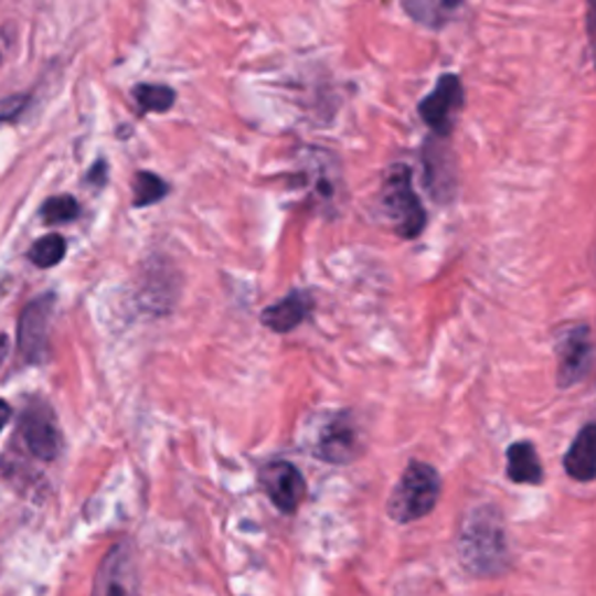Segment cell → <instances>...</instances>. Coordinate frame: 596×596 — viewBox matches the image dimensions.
<instances>
[{"mask_svg":"<svg viewBox=\"0 0 596 596\" xmlns=\"http://www.w3.org/2000/svg\"><path fill=\"white\" fill-rule=\"evenodd\" d=\"M461 105H464L461 79L453 73H447L436 82L432 94L417 105V110L422 121L427 124L436 136L445 138L453 134L457 117L461 113Z\"/></svg>","mask_w":596,"mask_h":596,"instance_id":"obj_4","label":"cell"},{"mask_svg":"<svg viewBox=\"0 0 596 596\" xmlns=\"http://www.w3.org/2000/svg\"><path fill=\"white\" fill-rule=\"evenodd\" d=\"M587 33H589V45H592L594 61H596V0L587 8Z\"/></svg>","mask_w":596,"mask_h":596,"instance_id":"obj_21","label":"cell"},{"mask_svg":"<svg viewBox=\"0 0 596 596\" xmlns=\"http://www.w3.org/2000/svg\"><path fill=\"white\" fill-rule=\"evenodd\" d=\"M168 194V184L155 175V173H136V180H134V205L136 207H145V205H152L157 201H161L163 196Z\"/></svg>","mask_w":596,"mask_h":596,"instance_id":"obj_18","label":"cell"},{"mask_svg":"<svg viewBox=\"0 0 596 596\" xmlns=\"http://www.w3.org/2000/svg\"><path fill=\"white\" fill-rule=\"evenodd\" d=\"M508 478L518 485H539L543 480V466L536 447L520 440L508 447Z\"/></svg>","mask_w":596,"mask_h":596,"instance_id":"obj_13","label":"cell"},{"mask_svg":"<svg viewBox=\"0 0 596 596\" xmlns=\"http://www.w3.org/2000/svg\"><path fill=\"white\" fill-rule=\"evenodd\" d=\"M312 310V298L306 291H291L283 301L266 308L262 312V322L275 333H289L298 324L306 322V317Z\"/></svg>","mask_w":596,"mask_h":596,"instance_id":"obj_11","label":"cell"},{"mask_svg":"<svg viewBox=\"0 0 596 596\" xmlns=\"http://www.w3.org/2000/svg\"><path fill=\"white\" fill-rule=\"evenodd\" d=\"M21 436H24L31 455L42 461H52L61 453V434L54 413L47 406H40V403L21 415Z\"/></svg>","mask_w":596,"mask_h":596,"instance_id":"obj_9","label":"cell"},{"mask_svg":"<svg viewBox=\"0 0 596 596\" xmlns=\"http://www.w3.org/2000/svg\"><path fill=\"white\" fill-rule=\"evenodd\" d=\"M63 257H66V241L56 233L52 236H42L40 241L33 243V247L29 249V259L38 266V268H52L56 266Z\"/></svg>","mask_w":596,"mask_h":596,"instance_id":"obj_17","label":"cell"},{"mask_svg":"<svg viewBox=\"0 0 596 596\" xmlns=\"http://www.w3.org/2000/svg\"><path fill=\"white\" fill-rule=\"evenodd\" d=\"M94 596H140L136 560L126 543L110 547L103 557L94 578Z\"/></svg>","mask_w":596,"mask_h":596,"instance_id":"obj_6","label":"cell"},{"mask_svg":"<svg viewBox=\"0 0 596 596\" xmlns=\"http://www.w3.org/2000/svg\"><path fill=\"white\" fill-rule=\"evenodd\" d=\"M134 96L145 113H166L175 103V92L163 84H140L134 89Z\"/></svg>","mask_w":596,"mask_h":596,"instance_id":"obj_16","label":"cell"},{"mask_svg":"<svg viewBox=\"0 0 596 596\" xmlns=\"http://www.w3.org/2000/svg\"><path fill=\"white\" fill-rule=\"evenodd\" d=\"M461 564L478 576H494L508 564L505 531L497 508H476L466 518L459 536Z\"/></svg>","mask_w":596,"mask_h":596,"instance_id":"obj_1","label":"cell"},{"mask_svg":"<svg viewBox=\"0 0 596 596\" xmlns=\"http://www.w3.org/2000/svg\"><path fill=\"white\" fill-rule=\"evenodd\" d=\"M262 485L268 499L280 508L283 513H294L306 497V480L294 464L273 461L262 471Z\"/></svg>","mask_w":596,"mask_h":596,"instance_id":"obj_8","label":"cell"},{"mask_svg":"<svg viewBox=\"0 0 596 596\" xmlns=\"http://www.w3.org/2000/svg\"><path fill=\"white\" fill-rule=\"evenodd\" d=\"M424 159H427V184L432 196L436 201L450 199L455 191V168L447 149L427 145V155H424Z\"/></svg>","mask_w":596,"mask_h":596,"instance_id":"obj_14","label":"cell"},{"mask_svg":"<svg viewBox=\"0 0 596 596\" xmlns=\"http://www.w3.org/2000/svg\"><path fill=\"white\" fill-rule=\"evenodd\" d=\"M29 105V96H8L0 100V121H10L24 113Z\"/></svg>","mask_w":596,"mask_h":596,"instance_id":"obj_20","label":"cell"},{"mask_svg":"<svg viewBox=\"0 0 596 596\" xmlns=\"http://www.w3.org/2000/svg\"><path fill=\"white\" fill-rule=\"evenodd\" d=\"M52 306V296L38 298L19 317V350L29 361H42L47 354V327Z\"/></svg>","mask_w":596,"mask_h":596,"instance_id":"obj_10","label":"cell"},{"mask_svg":"<svg viewBox=\"0 0 596 596\" xmlns=\"http://www.w3.org/2000/svg\"><path fill=\"white\" fill-rule=\"evenodd\" d=\"M403 8L419 24H427L432 29L445 26L459 10L457 3H429V0H413V3H406Z\"/></svg>","mask_w":596,"mask_h":596,"instance_id":"obj_15","label":"cell"},{"mask_svg":"<svg viewBox=\"0 0 596 596\" xmlns=\"http://www.w3.org/2000/svg\"><path fill=\"white\" fill-rule=\"evenodd\" d=\"M557 380L560 387H573L587 375L592 366V338L589 329L585 324H573L568 327L557 343Z\"/></svg>","mask_w":596,"mask_h":596,"instance_id":"obj_7","label":"cell"},{"mask_svg":"<svg viewBox=\"0 0 596 596\" xmlns=\"http://www.w3.org/2000/svg\"><path fill=\"white\" fill-rule=\"evenodd\" d=\"M382 212L401 238L413 241L424 231L427 212L419 203L408 166H394L387 173L385 184H382Z\"/></svg>","mask_w":596,"mask_h":596,"instance_id":"obj_3","label":"cell"},{"mask_svg":"<svg viewBox=\"0 0 596 596\" xmlns=\"http://www.w3.org/2000/svg\"><path fill=\"white\" fill-rule=\"evenodd\" d=\"M312 453L329 464H350L361 453V436L348 413L329 415L317 429Z\"/></svg>","mask_w":596,"mask_h":596,"instance_id":"obj_5","label":"cell"},{"mask_svg":"<svg viewBox=\"0 0 596 596\" xmlns=\"http://www.w3.org/2000/svg\"><path fill=\"white\" fill-rule=\"evenodd\" d=\"M77 215H79V203L68 194L47 199L40 210V217L45 224H68Z\"/></svg>","mask_w":596,"mask_h":596,"instance_id":"obj_19","label":"cell"},{"mask_svg":"<svg viewBox=\"0 0 596 596\" xmlns=\"http://www.w3.org/2000/svg\"><path fill=\"white\" fill-rule=\"evenodd\" d=\"M438 497L440 476L436 473V468L424 461H413L406 471H403L390 497V515L401 524L415 522L432 513L438 503Z\"/></svg>","mask_w":596,"mask_h":596,"instance_id":"obj_2","label":"cell"},{"mask_svg":"<svg viewBox=\"0 0 596 596\" xmlns=\"http://www.w3.org/2000/svg\"><path fill=\"white\" fill-rule=\"evenodd\" d=\"M564 468L566 473L578 482L596 480V424H587V427L581 429L576 440L571 443L564 457Z\"/></svg>","mask_w":596,"mask_h":596,"instance_id":"obj_12","label":"cell"},{"mask_svg":"<svg viewBox=\"0 0 596 596\" xmlns=\"http://www.w3.org/2000/svg\"><path fill=\"white\" fill-rule=\"evenodd\" d=\"M10 417H12L10 403L8 401H0V432H3V427L10 422Z\"/></svg>","mask_w":596,"mask_h":596,"instance_id":"obj_22","label":"cell"}]
</instances>
